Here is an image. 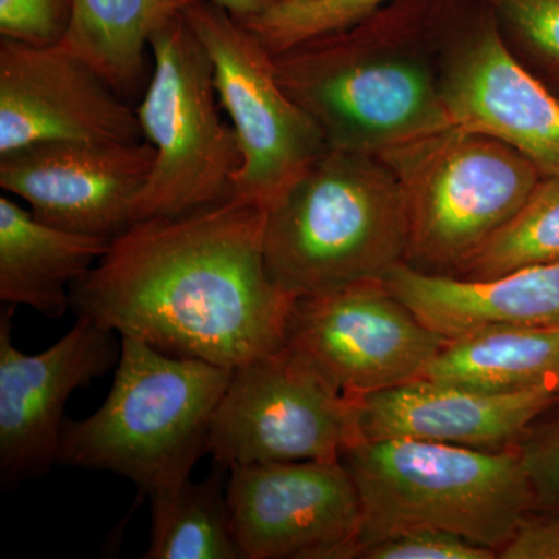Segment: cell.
Masks as SVG:
<instances>
[{"label": "cell", "instance_id": "603a6c76", "mask_svg": "<svg viewBox=\"0 0 559 559\" xmlns=\"http://www.w3.org/2000/svg\"><path fill=\"white\" fill-rule=\"evenodd\" d=\"M399 0H282L266 13L238 21L271 55L304 40L345 31Z\"/></svg>", "mask_w": 559, "mask_h": 559}, {"label": "cell", "instance_id": "ac0fdd59", "mask_svg": "<svg viewBox=\"0 0 559 559\" xmlns=\"http://www.w3.org/2000/svg\"><path fill=\"white\" fill-rule=\"evenodd\" d=\"M112 241L40 223L0 197V300L60 319L70 289L108 252Z\"/></svg>", "mask_w": 559, "mask_h": 559}, {"label": "cell", "instance_id": "484cf974", "mask_svg": "<svg viewBox=\"0 0 559 559\" xmlns=\"http://www.w3.org/2000/svg\"><path fill=\"white\" fill-rule=\"evenodd\" d=\"M73 0H0V35L31 46H58L68 35Z\"/></svg>", "mask_w": 559, "mask_h": 559}, {"label": "cell", "instance_id": "e0dca14e", "mask_svg": "<svg viewBox=\"0 0 559 559\" xmlns=\"http://www.w3.org/2000/svg\"><path fill=\"white\" fill-rule=\"evenodd\" d=\"M384 283L444 341L500 326L559 325V261L484 280L428 274L403 263Z\"/></svg>", "mask_w": 559, "mask_h": 559}, {"label": "cell", "instance_id": "ffe728a7", "mask_svg": "<svg viewBox=\"0 0 559 559\" xmlns=\"http://www.w3.org/2000/svg\"><path fill=\"white\" fill-rule=\"evenodd\" d=\"M198 0H73L61 46L87 62L124 100L146 79L150 38Z\"/></svg>", "mask_w": 559, "mask_h": 559}, {"label": "cell", "instance_id": "277c9868", "mask_svg": "<svg viewBox=\"0 0 559 559\" xmlns=\"http://www.w3.org/2000/svg\"><path fill=\"white\" fill-rule=\"evenodd\" d=\"M230 378L227 367L120 337L108 399L91 417L64 419L57 463L127 477L150 499L170 492L209 454Z\"/></svg>", "mask_w": 559, "mask_h": 559}, {"label": "cell", "instance_id": "d6986e66", "mask_svg": "<svg viewBox=\"0 0 559 559\" xmlns=\"http://www.w3.org/2000/svg\"><path fill=\"white\" fill-rule=\"evenodd\" d=\"M423 378L495 395L559 392V325L500 326L444 341Z\"/></svg>", "mask_w": 559, "mask_h": 559}, {"label": "cell", "instance_id": "3957f363", "mask_svg": "<svg viewBox=\"0 0 559 559\" xmlns=\"http://www.w3.org/2000/svg\"><path fill=\"white\" fill-rule=\"evenodd\" d=\"M406 252L400 186L374 154L326 150L266 209L267 274L294 299L384 282Z\"/></svg>", "mask_w": 559, "mask_h": 559}, {"label": "cell", "instance_id": "7a4b0ae2", "mask_svg": "<svg viewBox=\"0 0 559 559\" xmlns=\"http://www.w3.org/2000/svg\"><path fill=\"white\" fill-rule=\"evenodd\" d=\"M274 57L329 150L380 154L452 127L441 94L437 0H399Z\"/></svg>", "mask_w": 559, "mask_h": 559}, {"label": "cell", "instance_id": "4316f807", "mask_svg": "<svg viewBox=\"0 0 559 559\" xmlns=\"http://www.w3.org/2000/svg\"><path fill=\"white\" fill-rule=\"evenodd\" d=\"M498 551L443 530H414L371 543L356 559H496Z\"/></svg>", "mask_w": 559, "mask_h": 559}, {"label": "cell", "instance_id": "ba28073f", "mask_svg": "<svg viewBox=\"0 0 559 559\" xmlns=\"http://www.w3.org/2000/svg\"><path fill=\"white\" fill-rule=\"evenodd\" d=\"M359 399L344 395L289 347L249 360L231 378L210 429L216 465L333 462L362 440Z\"/></svg>", "mask_w": 559, "mask_h": 559}, {"label": "cell", "instance_id": "5bb4252c", "mask_svg": "<svg viewBox=\"0 0 559 559\" xmlns=\"http://www.w3.org/2000/svg\"><path fill=\"white\" fill-rule=\"evenodd\" d=\"M13 305L0 314V474L31 479L57 463L64 407L75 390L90 388L120 359L116 333L79 316L60 341L27 355L11 340Z\"/></svg>", "mask_w": 559, "mask_h": 559}, {"label": "cell", "instance_id": "6da1fadb", "mask_svg": "<svg viewBox=\"0 0 559 559\" xmlns=\"http://www.w3.org/2000/svg\"><path fill=\"white\" fill-rule=\"evenodd\" d=\"M266 209L229 200L138 221L70 289V308L120 337L237 369L285 347L294 297L264 263Z\"/></svg>", "mask_w": 559, "mask_h": 559}, {"label": "cell", "instance_id": "8992f818", "mask_svg": "<svg viewBox=\"0 0 559 559\" xmlns=\"http://www.w3.org/2000/svg\"><path fill=\"white\" fill-rule=\"evenodd\" d=\"M380 157L403 197L406 264L451 277L479 255L543 178L520 151L455 124Z\"/></svg>", "mask_w": 559, "mask_h": 559}, {"label": "cell", "instance_id": "52a82bcc", "mask_svg": "<svg viewBox=\"0 0 559 559\" xmlns=\"http://www.w3.org/2000/svg\"><path fill=\"white\" fill-rule=\"evenodd\" d=\"M150 50L153 75L135 112L156 159L135 204V223L231 200L242 164L237 132L221 119L212 60L183 13L153 33Z\"/></svg>", "mask_w": 559, "mask_h": 559}, {"label": "cell", "instance_id": "8fae6325", "mask_svg": "<svg viewBox=\"0 0 559 559\" xmlns=\"http://www.w3.org/2000/svg\"><path fill=\"white\" fill-rule=\"evenodd\" d=\"M443 342L384 282H364L294 300L285 345L360 399L425 377Z\"/></svg>", "mask_w": 559, "mask_h": 559}, {"label": "cell", "instance_id": "f1b7e54d", "mask_svg": "<svg viewBox=\"0 0 559 559\" xmlns=\"http://www.w3.org/2000/svg\"><path fill=\"white\" fill-rule=\"evenodd\" d=\"M227 11L234 20L246 21L266 13L282 0H212Z\"/></svg>", "mask_w": 559, "mask_h": 559}, {"label": "cell", "instance_id": "f546056e", "mask_svg": "<svg viewBox=\"0 0 559 559\" xmlns=\"http://www.w3.org/2000/svg\"><path fill=\"white\" fill-rule=\"evenodd\" d=\"M543 70V81L555 92L559 98V68L558 66H540Z\"/></svg>", "mask_w": 559, "mask_h": 559}, {"label": "cell", "instance_id": "4fadbf2b", "mask_svg": "<svg viewBox=\"0 0 559 559\" xmlns=\"http://www.w3.org/2000/svg\"><path fill=\"white\" fill-rule=\"evenodd\" d=\"M156 151L135 143L50 140L0 154V187L58 229L114 241L135 223Z\"/></svg>", "mask_w": 559, "mask_h": 559}, {"label": "cell", "instance_id": "7402d4cb", "mask_svg": "<svg viewBox=\"0 0 559 559\" xmlns=\"http://www.w3.org/2000/svg\"><path fill=\"white\" fill-rule=\"evenodd\" d=\"M559 261V175L543 176L527 201L460 278L484 280Z\"/></svg>", "mask_w": 559, "mask_h": 559}, {"label": "cell", "instance_id": "44dd1931", "mask_svg": "<svg viewBox=\"0 0 559 559\" xmlns=\"http://www.w3.org/2000/svg\"><path fill=\"white\" fill-rule=\"evenodd\" d=\"M229 469L216 465L201 481L151 498L146 559H245L227 507Z\"/></svg>", "mask_w": 559, "mask_h": 559}, {"label": "cell", "instance_id": "9c48e42d", "mask_svg": "<svg viewBox=\"0 0 559 559\" xmlns=\"http://www.w3.org/2000/svg\"><path fill=\"white\" fill-rule=\"evenodd\" d=\"M441 94L451 123L559 175V98L522 64L485 0H437Z\"/></svg>", "mask_w": 559, "mask_h": 559}, {"label": "cell", "instance_id": "7c38bea8", "mask_svg": "<svg viewBox=\"0 0 559 559\" xmlns=\"http://www.w3.org/2000/svg\"><path fill=\"white\" fill-rule=\"evenodd\" d=\"M231 530L245 559H355L362 509L341 460L235 465Z\"/></svg>", "mask_w": 559, "mask_h": 559}, {"label": "cell", "instance_id": "2e32d148", "mask_svg": "<svg viewBox=\"0 0 559 559\" xmlns=\"http://www.w3.org/2000/svg\"><path fill=\"white\" fill-rule=\"evenodd\" d=\"M559 392L495 395L419 378L359 399L362 440L412 439L474 450L518 447Z\"/></svg>", "mask_w": 559, "mask_h": 559}, {"label": "cell", "instance_id": "9a60e30c", "mask_svg": "<svg viewBox=\"0 0 559 559\" xmlns=\"http://www.w3.org/2000/svg\"><path fill=\"white\" fill-rule=\"evenodd\" d=\"M50 140L142 142L138 112L58 46L0 40V154Z\"/></svg>", "mask_w": 559, "mask_h": 559}, {"label": "cell", "instance_id": "cb8c5ba5", "mask_svg": "<svg viewBox=\"0 0 559 559\" xmlns=\"http://www.w3.org/2000/svg\"><path fill=\"white\" fill-rule=\"evenodd\" d=\"M511 49L559 68V0H485Z\"/></svg>", "mask_w": 559, "mask_h": 559}, {"label": "cell", "instance_id": "d4e9b609", "mask_svg": "<svg viewBox=\"0 0 559 559\" xmlns=\"http://www.w3.org/2000/svg\"><path fill=\"white\" fill-rule=\"evenodd\" d=\"M533 492V510L559 513V399L518 443Z\"/></svg>", "mask_w": 559, "mask_h": 559}, {"label": "cell", "instance_id": "30bf717a", "mask_svg": "<svg viewBox=\"0 0 559 559\" xmlns=\"http://www.w3.org/2000/svg\"><path fill=\"white\" fill-rule=\"evenodd\" d=\"M207 50L219 105L227 110L242 154L231 200L267 209L311 160L329 150L307 112L275 76L274 57L245 25L212 0L183 11Z\"/></svg>", "mask_w": 559, "mask_h": 559}, {"label": "cell", "instance_id": "83f0119b", "mask_svg": "<svg viewBox=\"0 0 559 559\" xmlns=\"http://www.w3.org/2000/svg\"><path fill=\"white\" fill-rule=\"evenodd\" d=\"M498 558L559 559V513L530 511Z\"/></svg>", "mask_w": 559, "mask_h": 559}, {"label": "cell", "instance_id": "5b68a950", "mask_svg": "<svg viewBox=\"0 0 559 559\" xmlns=\"http://www.w3.org/2000/svg\"><path fill=\"white\" fill-rule=\"evenodd\" d=\"M341 463L362 509L358 551L414 530H443L499 551L533 510L518 448L359 440L342 452Z\"/></svg>", "mask_w": 559, "mask_h": 559}]
</instances>
